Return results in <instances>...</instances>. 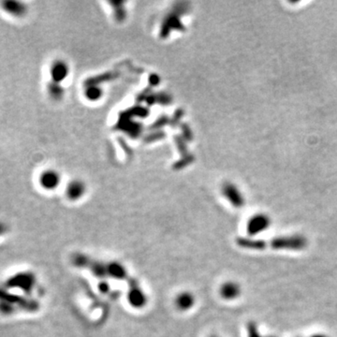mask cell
Instances as JSON below:
<instances>
[{"label": "cell", "instance_id": "obj_1", "mask_svg": "<svg viewBox=\"0 0 337 337\" xmlns=\"http://www.w3.org/2000/svg\"><path fill=\"white\" fill-rule=\"evenodd\" d=\"M70 67L64 60H56L50 68L52 82L61 84L69 76Z\"/></svg>", "mask_w": 337, "mask_h": 337}, {"label": "cell", "instance_id": "obj_2", "mask_svg": "<svg viewBox=\"0 0 337 337\" xmlns=\"http://www.w3.org/2000/svg\"><path fill=\"white\" fill-rule=\"evenodd\" d=\"M61 182V176L55 169H46L40 176V184L46 190H54Z\"/></svg>", "mask_w": 337, "mask_h": 337}, {"label": "cell", "instance_id": "obj_3", "mask_svg": "<svg viewBox=\"0 0 337 337\" xmlns=\"http://www.w3.org/2000/svg\"><path fill=\"white\" fill-rule=\"evenodd\" d=\"M1 7L6 13L15 18H22L27 12V7L25 4L17 0L4 1L1 3Z\"/></svg>", "mask_w": 337, "mask_h": 337}, {"label": "cell", "instance_id": "obj_4", "mask_svg": "<svg viewBox=\"0 0 337 337\" xmlns=\"http://www.w3.org/2000/svg\"><path fill=\"white\" fill-rule=\"evenodd\" d=\"M196 303V298L191 291H181L174 299V305L177 310L186 312L192 309Z\"/></svg>", "mask_w": 337, "mask_h": 337}, {"label": "cell", "instance_id": "obj_5", "mask_svg": "<svg viewBox=\"0 0 337 337\" xmlns=\"http://www.w3.org/2000/svg\"><path fill=\"white\" fill-rule=\"evenodd\" d=\"M222 193L225 198L230 201L235 207H242L245 203L244 197L236 185L233 184H226L222 187Z\"/></svg>", "mask_w": 337, "mask_h": 337}, {"label": "cell", "instance_id": "obj_6", "mask_svg": "<svg viewBox=\"0 0 337 337\" xmlns=\"http://www.w3.org/2000/svg\"><path fill=\"white\" fill-rule=\"evenodd\" d=\"M86 185L81 180H73L67 185L66 195L71 201H78L85 194Z\"/></svg>", "mask_w": 337, "mask_h": 337}, {"label": "cell", "instance_id": "obj_7", "mask_svg": "<svg viewBox=\"0 0 337 337\" xmlns=\"http://www.w3.org/2000/svg\"><path fill=\"white\" fill-rule=\"evenodd\" d=\"M128 302L133 308H144L147 304V296L143 289L134 287L128 293Z\"/></svg>", "mask_w": 337, "mask_h": 337}, {"label": "cell", "instance_id": "obj_8", "mask_svg": "<svg viewBox=\"0 0 337 337\" xmlns=\"http://www.w3.org/2000/svg\"><path fill=\"white\" fill-rule=\"evenodd\" d=\"M270 224V219L263 215H258L253 217L249 220L248 225V231L250 234H256L259 232H263Z\"/></svg>", "mask_w": 337, "mask_h": 337}, {"label": "cell", "instance_id": "obj_9", "mask_svg": "<svg viewBox=\"0 0 337 337\" xmlns=\"http://www.w3.org/2000/svg\"><path fill=\"white\" fill-rule=\"evenodd\" d=\"M219 291H220V296L224 300L231 301V300L236 299L240 295L241 288L237 283L233 282V281H229L221 286Z\"/></svg>", "mask_w": 337, "mask_h": 337}, {"label": "cell", "instance_id": "obj_10", "mask_svg": "<svg viewBox=\"0 0 337 337\" xmlns=\"http://www.w3.org/2000/svg\"><path fill=\"white\" fill-rule=\"evenodd\" d=\"M106 269H107V273L110 274L112 278H116V279H123L127 272L126 269L123 265L114 261L110 264L106 265Z\"/></svg>", "mask_w": 337, "mask_h": 337}, {"label": "cell", "instance_id": "obj_11", "mask_svg": "<svg viewBox=\"0 0 337 337\" xmlns=\"http://www.w3.org/2000/svg\"><path fill=\"white\" fill-rule=\"evenodd\" d=\"M48 93L54 100H60L64 95V89L62 88L61 84L51 82L48 85Z\"/></svg>", "mask_w": 337, "mask_h": 337}, {"label": "cell", "instance_id": "obj_12", "mask_svg": "<svg viewBox=\"0 0 337 337\" xmlns=\"http://www.w3.org/2000/svg\"><path fill=\"white\" fill-rule=\"evenodd\" d=\"M85 96L86 98L91 100V101H96L99 98H101V96L103 95V90L99 86H96V85H91L88 86L87 88L85 89Z\"/></svg>", "mask_w": 337, "mask_h": 337}, {"label": "cell", "instance_id": "obj_13", "mask_svg": "<svg viewBox=\"0 0 337 337\" xmlns=\"http://www.w3.org/2000/svg\"></svg>", "mask_w": 337, "mask_h": 337}]
</instances>
